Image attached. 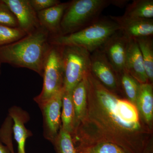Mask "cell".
<instances>
[{
    "instance_id": "1",
    "label": "cell",
    "mask_w": 153,
    "mask_h": 153,
    "mask_svg": "<svg viewBox=\"0 0 153 153\" xmlns=\"http://www.w3.org/2000/svg\"><path fill=\"white\" fill-rule=\"evenodd\" d=\"M88 108L85 114L91 126L94 138L90 148L100 143H112L127 153H143L146 149L134 139L141 126L137 107L121 99L100 83L90 71L85 77ZM82 121V120H81Z\"/></svg>"
},
{
    "instance_id": "2",
    "label": "cell",
    "mask_w": 153,
    "mask_h": 153,
    "mask_svg": "<svg viewBox=\"0 0 153 153\" xmlns=\"http://www.w3.org/2000/svg\"><path fill=\"white\" fill-rule=\"evenodd\" d=\"M50 37L41 27L19 41L0 46V64L29 68L42 76L44 62L52 46Z\"/></svg>"
},
{
    "instance_id": "3",
    "label": "cell",
    "mask_w": 153,
    "mask_h": 153,
    "mask_svg": "<svg viewBox=\"0 0 153 153\" xmlns=\"http://www.w3.org/2000/svg\"><path fill=\"white\" fill-rule=\"evenodd\" d=\"M120 30L119 26L109 18H100L87 27L65 35L51 37L50 44L58 46L81 47L90 53L100 48L113 34Z\"/></svg>"
},
{
    "instance_id": "4",
    "label": "cell",
    "mask_w": 153,
    "mask_h": 153,
    "mask_svg": "<svg viewBox=\"0 0 153 153\" xmlns=\"http://www.w3.org/2000/svg\"><path fill=\"white\" fill-rule=\"evenodd\" d=\"M112 0H74L63 14L60 36L78 32L97 22L102 11L111 4Z\"/></svg>"
},
{
    "instance_id": "5",
    "label": "cell",
    "mask_w": 153,
    "mask_h": 153,
    "mask_svg": "<svg viewBox=\"0 0 153 153\" xmlns=\"http://www.w3.org/2000/svg\"><path fill=\"white\" fill-rule=\"evenodd\" d=\"M60 47L64 76L63 89L72 91L90 71L91 53L76 46Z\"/></svg>"
},
{
    "instance_id": "6",
    "label": "cell",
    "mask_w": 153,
    "mask_h": 153,
    "mask_svg": "<svg viewBox=\"0 0 153 153\" xmlns=\"http://www.w3.org/2000/svg\"><path fill=\"white\" fill-rule=\"evenodd\" d=\"M42 76L43 88L41 93L34 98L38 105L63 88L64 76L60 46L52 45L44 62Z\"/></svg>"
},
{
    "instance_id": "7",
    "label": "cell",
    "mask_w": 153,
    "mask_h": 153,
    "mask_svg": "<svg viewBox=\"0 0 153 153\" xmlns=\"http://www.w3.org/2000/svg\"><path fill=\"white\" fill-rule=\"evenodd\" d=\"M63 88L47 101L39 105L44 118V136L53 142L60 129Z\"/></svg>"
},
{
    "instance_id": "8",
    "label": "cell",
    "mask_w": 153,
    "mask_h": 153,
    "mask_svg": "<svg viewBox=\"0 0 153 153\" xmlns=\"http://www.w3.org/2000/svg\"><path fill=\"white\" fill-rule=\"evenodd\" d=\"M90 72L105 87L114 92L119 88L118 74L101 49L90 54Z\"/></svg>"
},
{
    "instance_id": "9",
    "label": "cell",
    "mask_w": 153,
    "mask_h": 153,
    "mask_svg": "<svg viewBox=\"0 0 153 153\" xmlns=\"http://www.w3.org/2000/svg\"><path fill=\"white\" fill-rule=\"evenodd\" d=\"M130 40L119 30L100 48L117 73L125 69L126 56Z\"/></svg>"
},
{
    "instance_id": "10",
    "label": "cell",
    "mask_w": 153,
    "mask_h": 153,
    "mask_svg": "<svg viewBox=\"0 0 153 153\" xmlns=\"http://www.w3.org/2000/svg\"><path fill=\"white\" fill-rule=\"evenodd\" d=\"M16 18L19 27L27 35L41 27L37 13L29 0H2Z\"/></svg>"
},
{
    "instance_id": "11",
    "label": "cell",
    "mask_w": 153,
    "mask_h": 153,
    "mask_svg": "<svg viewBox=\"0 0 153 153\" xmlns=\"http://www.w3.org/2000/svg\"><path fill=\"white\" fill-rule=\"evenodd\" d=\"M120 27V30L131 40H136L153 35V19H135L124 16H109Z\"/></svg>"
},
{
    "instance_id": "12",
    "label": "cell",
    "mask_w": 153,
    "mask_h": 153,
    "mask_svg": "<svg viewBox=\"0 0 153 153\" xmlns=\"http://www.w3.org/2000/svg\"><path fill=\"white\" fill-rule=\"evenodd\" d=\"M69 4V1L60 2L37 13L40 26L47 30L51 37L60 36L61 20Z\"/></svg>"
},
{
    "instance_id": "13",
    "label": "cell",
    "mask_w": 153,
    "mask_h": 153,
    "mask_svg": "<svg viewBox=\"0 0 153 153\" xmlns=\"http://www.w3.org/2000/svg\"><path fill=\"white\" fill-rule=\"evenodd\" d=\"M125 70L140 84L149 82L141 53L136 40H130L126 56Z\"/></svg>"
},
{
    "instance_id": "14",
    "label": "cell",
    "mask_w": 153,
    "mask_h": 153,
    "mask_svg": "<svg viewBox=\"0 0 153 153\" xmlns=\"http://www.w3.org/2000/svg\"><path fill=\"white\" fill-rule=\"evenodd\" d=\"M9 112L13 122V131L18 144V153H26L25 143L29 134L25 123L28 121V115L22 108L16 106L11 108Z\"/></svg>"
},
{
    "instance_id": "15",
    "label": "cell",
    "mask_w": 153,
    "mask_h": 153,
    "mask_svg": "<svg viewBox=\"0 0 153 153\" xmlns=\"http://www.w3.org/2000/svg\"><path fill=\"white\" fill-rule=\"evenodd\" d=\"M138 108L148 122L153 118V92L152 83L149 82L140 84L136 102Z\"/></svg>"
},
{
    "instance_id": "16",
    "label": "cell",
    "mask_w": 153,
    "mask_h": 153,
    "mask_svg": "<svg viewBox=\"0 0 153 153\" xmlns=\"http://www.w3.org/2000/svg\"><path fill=\"white\" fill-rule=\"evenodd\" d=\"M71 97L75 112V128L84 117L87 107V88L85 78L73 88Z\"/></svg>"
},
{
    "instance_id": "17",
    "label": "cell",
    "mask_w": 153,
    "mask_h": 153,
    "mask_svg": "<svg viewBox=\"0 0 153 153\" xmlns=\"http://www.w3.org/2000/svg\"><path fill=\"white\" fill-rule=\"evenodd\" d=\"M62 108L61 119L62 125L61 127L71 134L73 133L75 126V112L71 91L63 89Z\"/></svg>"
},
{
    "instance_id": "18",
    "label": "cell",
    "mask_w": 153,
    "mask_h": 153,
    "mask_svg": "<svg viewBox=\"0 0 153 153\" xmlns=\"http://www.w3.org/2000/svg\"><path fill=\"white\" fill-rule=\"evenodd\" d=\"M123 16L135 19H153V0H134L127 6Z\"/></svg>"
},
{
    "instance_id": "19",
    "label": "cell",
    "mask_w": 153,
    "mask_h": 153,
    "mask_svg": "<svg viewBox=\"0 0 153 153\" xmlns=\"http://www.w3.org/2000/svg\"><path fill=\"white\" fill-rule=\"evenodd\" d=\"M137 44L141 53L148 81H153V36L143 37L136 39Z\"/></svg>"
},
{
    "instance_id": "20",
    "label": "cell",
    "mask_w": 153,
    "mask_h": 153,
    "mask_svg": "<svg viewBox=\"0 0 153 153\" xmlns=\"http://www.w3.org/2000/svg\"><path fill=\"white\" fill-rule=\"evenodd\" d=\"M121 84L130 102L136 104L140 83L131 76L125 69L118 73Z\"/></svg>"
},
{
    "instance_id": "21",
    "label": "cell",
    "mask_w": 153,
    "mask_h": 153,
    "mask_svg": "<svg viewBox=\"0 0 153 153\" xmlns=\"http://www.w3.org/2000/svg\"><path fill=\"white\" fill-rule=\"evenodd\" d=\"M57 153H77L71 134L60 127L53 142Z\"/></svg>"
},
{
    "instance_id": "22",
    "label": "cell",
    "mask_w": 153,
    "mask_h": 153,
    "mask_svg": "<svg viewBox=\"0 0 153 153\" xmlns=\"http://www.w3.org/2000/svg\"><path fill=\"white\" fill-rule=\"evenodd\" d=\"M27 35V33L19 27L0 25V46L12 44Z\"/></svg>"
},
{
    "instance_id": "23",
    "label": "cell",
    "mask_w": 153,
    "mask_h": 153,
    "mask_svg": "<svg viewBox=\"0 0 153 153\" xmlns=\"http://www.w3.org/2000/svg\"><path fill=\"white\" fill-rule=\"evenodd\" d=\"M0 25L12 27H19L16 18L2 0H0Z\"/></svg>"
},
{
    "instance_id": "24",
    "label": "cell",
    "mask_w": 153,
    "mask_h": 153,
    "mask_svg": "<svg viewBox=\"0 0 153 153\" xmlns=\"http://www.w3.org/2000/svg\"><path fill=\"white\" fill-rule=\"evenodd\" d=\"M13 120L9 116L6 118L0 128V141L7 146V147L11 153H14L12 143L11 131Z\"/></svg>"
},
{
    "instance_id": "25",
    "label": "cell",
    "mask_w": 153,
    "mask_h": 153,
    "mask_svg": "<svg viewBox=\"0 0 153 153\" xmlns=\"http://www.w3.org/2000/svg\"><path fill=\"white\" fill-rule=\"evenodd\" d=\"M85 152L89 153H127L117 145L108 142L100 143Z\"/></svg>"
},
{
    "instance_id": "26",
    "label": "cell",
    "mask_w": 153,
    "mask_h": 153,
    "mask_svg": "<svg viewBox=\"0 0 153 153\" xmlns=\"http://www.w3.org/2000/svg\"><path fill=\"white\" fill-rule=\"evenodd\" d=\"M29 1L36 13L49 8L61 2L58 0H29Z\"/></svg>"
},
{
    "instance_id": "27",
    "label": "cell",
    "mask_w": 153,
    "mask_h": 153,
    "mask_svg": "<svg viewBox=\"0 0 153 153\" xmlns=\"http://www.w3.org/2000/svg\"><path fill=\"white\" fill-rule=\"evenodd\" d=\"M129 1L125 0H112L111 5L119 7H123Z\"/></svg>"
},
{
    "instance_id": "28",
    "label": "cell",
    "mask_w": 153,
    "mask_h": 153,
    "mask_svg": "<svg viewBox=\"0 0 153 153\" xmlns=\"http://www.w3.org/2000/svg\"><path fill=\"white\" fill-rule=\"evenodd\" d=\"M0 153H11L7 147L4 146L0 143Z\"/></svg>"
},
{
    "instance_id": "29",
    "label": "cell",
    "mask_w": 153,
    "mask_h": 153,
    "mask_svg": "<svg viewBox=\"0 0 153 153\" xmlns=\"http://www.w3.org/2000/svg\"><path fill=\"white\" fill-rule=\"evenodd\" d=\"M149 151H148V148H147L146 149V150L145 151V152H144L143 153H149Z\"/></svg>"
},
{
    "instance_id": "30",
    "label": "cell",
    "mask_w": 153,
    "mask_h": 153,
    "mask_svg": "<svg viewBox=\"0 0 153 153\" xmlns=\"http://www.w3.org/2000/svg\"><path fill=\"white\" fill-rule=\"evenodd\" d=\"M1 64H0V74H1Z\"/></svg>"
},
{
    "instance_id": "31",
    "label": "cell",
    "mask_w": 153,
    "mask_h": 153,
    "mask_svg": "<svg viewBox=\"0 0 153 153\" xmlns=\"http://www.w3.org/2000/svg\"></svg>"
},
{
    "instance_id": "32",
    "label": "cell",
    "mask_w": 153,
    "mask_h": 153,
    "mask_svg": "<svg viewBox=\"0 0 153 153\" xmlns=\"http://www.w3.org/2000/svg\"></svg>"
}]
</instances>
